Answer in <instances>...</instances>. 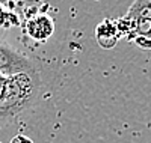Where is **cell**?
Listing matches in <instances>:
<instances>
[{"mask_svg": "<svg viewBox=\"0 0 151 143\" xmlns=\"http://www.w3.org/2000/svg\"><path fill=\"white\" fill-rule=\"evenodd\" d=\"M5 83H6V77H3L2 74H0V95H2V90H3Z\"/></svg>", "mask_w": 151, "mask_h": 143, "instance_id": "8", "label": "cell"}, {"mask_svg": "<svg viewBox=\"0 0 151 143\" xmlns=\"http://www.w3.org/2000/svg\"><path fill=\"white\" fill-rule=\"evenodd\" d=\"M38 71L36 65L32 59L23 54L15 47L6 42H0V74L6 79L23 72Z\"/></svg>", "mask_w": 151, "mask_h": 143, "instance_id": "2", "label": "cell"}, {"mask_svg": "<svg viewBox=\"0 0 151 143\" xmlns=\"http://www.w3.org/2000/svg\"><path fill=\"white\" fill-rule=\"evenodd\" d=\"M24 32L30 39L36 42H45L55 32V21L47 14H35L26 20Z\"/></svg>", "mask_w": 151, "mask_h": 143, "instance_id": "3", "label": "cell"}, {"mask_svg": "<svg viewBox=\"0 0 151 143\" xmlns=\"http://www.w3.org/2000/svg\"><path fill=\"white\" fill-rule=\"evenodd\" d=\"M133 41L144 50H151V36H137Z\"/></svg>", "mask_w": 151, "mask_h": 143, "instance_id": "6", "label": "cell"}, {"mask_svg": "<svg viewBox=\"0 0 151 143\" xmlns=\"http://www.w3.org/2000/svg\"><path fill=\"white\" fill-rule=\"evenodd\" d=\"M9 143H33V140L29 139L27 136H24V134H17L11 139Z\"/></svg>", "mask_w": 151, "mask_h": 143, "instance_id": "7", "label": "cell"}, {"mask_svg": "<svg viewBox=\"0 0 151 143\" xmlns=\"http://www.w3.org/2000/svg\"><path fill=\"white\" fill-rule=\"evenodd\" d=\"M42 86L40 71L23 72L6 79L0 95V116H17L38 99Z\"/></svg>", "mask_w": 151, "mask_h": 143, "instance_id": "1", "label": "cell"}, {"mask_svg": "<svg viewBox=\"0 0 151 143\" xmlns=\"http://www.w3.org/2000/svg\"><path fill=\"white\" fill-rule=\"evenodd\" d=\"M119 32L116 29V23L115 20H103L97 27H95V39L98 42V45L104 48V50H110L116 45L118 39H119Z\"/></svg>", "mask_w": 151, "mask_h": 143, "instance_id": "4", "label": "cell"}, {"mask_svg": "<svg viewBox=\"0 0 151 143\" xmlns=\"http://www.w3.org/2000/svg\"><path fill=\"white\" fill-rule=\"evenodd\" d=\"M127 18L130 20H151V2H147V0H142V2H134L127 15H125Z\"/></svg>", "mask_w": 151, "mask_h": 143, "instance_id": "5", "label": "cell"}, {"mask_svg": "<svg viewBox=\"0 0 151 143\" xmlns=\"http://www.w3.org/2000/svg\"><path fill=\"white\" fill-rule=\"evenodd\" d=\"M0 143H2V142H0Z\"/></svg>", "mask_w": 151, "mask_h": 143, "instance_id": "9", "label": "cell"}]
</instances>
